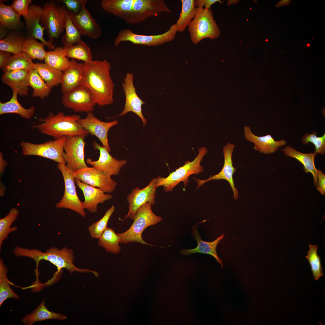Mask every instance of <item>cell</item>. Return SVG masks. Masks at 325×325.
I'll return each instance as SVG.
<instances>
[{"mask_svg": "<svg viewBox=\"0 0 325 325\" xmlns=\"http://www.w3.org/2000/svg\"><path fill=\"white\" fill-rule=\"evenodd\" d=\"M75 180L84 194L85 200L83 202V208L90 212H96L99 203H103L113 197L112 195L105 194L99 188L90 186L77 179H75Z\"/></svg>", "mask_w": 325, "mask_h": 325, "instance_id": "obj_23", "label": "cell"}, {"mask_svg": "<svg viewBox=\"0 0 325 325\" xmlns=\"http://www.w3.org/2000/svg\"><path fill=\"white\" fill-rule=\"evenodd\" d=\"M67 10L64 5H57L52 1L46 2L43 6L41 23L46 29L49 40L52 42L63 32Z\"/></svg>", "mask_w": 325, "mask_h": 325, "instance_id": "obj_11", "label": "cell"}, {"mask_svg": "<svg viewBox=\"0 0 325 325\" xmlns=\"http://www.w3.org/2000/svg\"><path fill=\"white\" fill-rule=\"evenodd\" d=\"M32 2L31 0H14L11 6L20 16H23L25 20L28 17L29 7Z\"/></svg>", "mask_w": 325, "mask_h": 325, "instance_id": "obj_46", "label": "cell"}, {"mask_svg": "<svg viewBox=\"0 0 325 325\" xmlns=\"http://www.w3.org/2000/svg\"><path fill=\"white\" fill-rule=\"evenodd\" d=\"M85 138L82 135L66 136L63 156L67 167L73 172L87 167L85 160Z\"/></svg>", "mask_w": 325, "mask_h": 325, "instance_id": "obj_12", "label": "cell"}, {"mask_svg": "<svg viewBox=\"0 0 325 325\" xmlns=\"http://www.w3.org/2000/svg\"><path fill=\"white\" fill-rule=\"evenodd\" d=\"M84 63H79L75 60H70L68 67L63 72L61 91L63 94L82 86Z\"/></svg>", "mask_w": 325, "mask_h": 325, "instance_id": "obj_24", "label": "cell"}, {"mask_svg": "<svg viewBox=\"0 0 325 325\" xmlns=\"http://www.w3.org/2000/svg\"><path fill=\"white\" fill-rule=\"evenodd\" d=\"M7 164V162L5 160L3 157L2 151L0 152V172L2 174Z\"/></svg>", "mask_w": 325, "mask_h": 325, "instance_id": "obj_51", "label": "cell"}, {"mask_svg": "<svg viewBox=\"0 0 325 325\" xmlns=\"http://www.w3.org/2000/svg\"><path fill=\"white\" fill-rule=\"evenodd\" d=\"M178 32L175 23L172 25L166 32L159 35H144L136 34L129 28L119 31L114 40V45L118 46L123 42H129L136 45L148 46L161 45L174 40Z\"/></svg>", "mask_w": 325, "mask_h": 325, "instance_id": "obj_8", "label": "cell"}, {"mask_svg": "<svg viewBox=\"0 0 325 325\" xmlns=\"http://www.w3.org/2000/svg\"><path fill=\"white\" fill-rule=\"evenodd\" d=\"M44 60L46 64L63 72L70 63V60L66 56L63 48L62 47H57L47 52Z\"/></svg>", "mask_w": 325, "mask_h": 325, "instance_id": "obj_32", "label": "cell"}, {"mask_svg": "<svg viewBox=\"0 0 325 325\" xmlns=\"http://www.w3.org/2000/svg\"><path fill=\"white\" fill-rule=\"evenodd\" d=\"M317 183V189L322 195L325 193V175L320 169H318Z\"/></svg>", "mask_w": 325, "mask_h": 325, "instance_id": "obj_48", "label": "cell"}, {"mask_svg": "<svg viewBox=\"0 0 325 325\" xmlns=\"http://www.w3.org/2000/svg\"><path fill=\"white\" fill-rule=\"evenodd\" d=\"M61 101L64 107L75 112L88 113L93 111L96 104L90 91L83 86L63 94Z\"/></svg>", "mask_w": 325, "mask_h": 325, "instance_id": "obj_14", "label": "cell"}, {"mask_svg": "<svg viewBox=\"0 0 325 325\" xmlns=\"http://www.w3.org/2000/svg\"><path fill=\"white\" fill-rule=\"evenodd\" d=\"M309 249L306 258L310 265L313 276L315 280L319 279L323 275L320 258L317 253L318 246L308 244Z\"/></svg>", "mask_w": 325, "mask_h": 325, "instance_id": "obj_43", "label": "cell"}, {"mask_svg": "<svg viewBox=\"0 0 325 325\" xmlns=\"http://www.w3.org/2000/svg\"><path fill=\"white\" fill-rule=\"evenodd\" d=\"M29 14L25 20L28 39H38L49 49H54V46L50 41H46L43 35L45 28L42 25L41 19L43 12V8L35 4H31L29 7Z\"/></svg>", "mask_w": 325, "mask_h": 325, "instance_id": "obj_20", "label": "cell"}, {"mask_svg": "<svg viewBox=\"0 0 325 325\" xmlns=\"http://www.w3.org/2000/svg\"><path fill=\"white\" fill-rule=\"evenodd\" d=\"M243 132L246 139L254 144V150L265 154L275 152L279 147L285 146L287 142L284 139L275 141L270 134L258 136L252 132L249 126L245 125L244 127Z\"/></svg>", "mask_w": 325, "mask_h": 325, "instance_id": "obj_22", "label": "cell"}, {"mask_svg": "<svg viewBox=\"0 0 325 325\" xmlns=\"http://www.w3.org/2000/svg\"><path fill=\"white\" fill-rule=\"evenodd\" d=\"M197 225L196 224L192 227L191 232L193 237L197 241V247L191 249H181L180 251L181 253L184 255H189L197 252L209 254L215 258L222 266V260L219 258L217 255L216 248L218 244L222 239L224 235H222L212 242L203 241L201 240V237L198 232Z\"/></svg>", "mask_w": 325, "mask_h": 325, "instance_id": "obj_25", "label": "cell"}, {"mask_svg": "<svg viewBox=\"0 0 325 325\" xmlns=\"http://www.w3.org/2000/svg\"><path fill=\"white\" fill-rule=\"evenodd\" d=\"M26 39L20 33L13 31L0 40V50L8 52L13 54L21 53Z\"/></svg>", "mask_w": 325, "mask_h": 325, "instance_id": "obj_33", "label": "cell"}, {"mask_svg": "<svg viewBox=\"0 0 325 325\" xmlns=\"http://www.w3.org/2000/svg\"><path fill=\"white\" fill-rule=\"evenodd\" d=\"M8 269L0 258V307L7 299H20V297L11 288L7 276Z\"/></svg>", "mask_w": 325, "mask_h": 325, "instance_id": "obj_39", "label": "cell"}, {"mask_svg": "<svg viewBox=\"0 0 325 325\" xmlns=\"http://www.w3.org/2000/svg\"><path fill=\"white\" fill-rule=\"evenodd\" d=\"M19 213L18 209L13 208L5 216L0 219V249L3 241L7 239L8 234L17 230V227L11 225L17 219Z\"/></svg>", "mask_w": 325, "mask_h": 325, "instance_id": "obj_41", "label": "cell"}, {"mask_svg": "<svg viewBox=\"0 0 325 325\" xmlns=\"http://www.w3.org/2000/svg\"><path fill=\"white\" fill-rule=\"evenodd\" d=\"M317 132H313L311 133H307L305 135L302 139V143L305 145H308L311 143L314 145L316 153L323 155L325 153V134L321 136H317Z\"/></svg>", "mask_w": 325, "mask_h": 325, "instance_id": "obj_45", "label": "cell"}, {"mask_svg": "<svg viewBox=\"0 0 325 325\" xmlns=\"http://www.w3.org/2000/svg\"><path fill=\"white\" fill-rule=\"evenodd\" d=\"M0 40H1L4 38L6 36L7 33V31L6 30V28L5 27L1 24H0Z\"/></svg>", "mask_w": 325, "mask_h": 325, "instance_id": "obj_53", "label": "cell"}, {"mask_svg": "<svg viewBox=\"0 0 325 325\" xmlns=\"http://www.w3.org/2000/svg\"><path fill=\"white\" fill-rule=\"evenodd\" d=\"M195 0H181L182 8L179 17L176 25L178 32H184L192 20L195 18L197 13Z\"/></svg>", "mask_w": 325, "mask_h": 325, "instance_id": "obj_35", "label": "cell"}, {"mask_svg": "<svg viewBox=\"0 0 325 325\" xmlns=\"http://www.w3.org/2000/svg\"><path fill=\"white\" fill-rule=\"evenodd\" d=\"M29 71L17 70L4 72L1 79L4 83L16 91L20 96H26L29 85L27 82Z\"/></svg>", "mask_w": 325, "mask_h": 325, "instance_id": "obj_26", "label": "cell"}, {"mask_svg": "<svg viewBox=\"0 0 325 325\" xmlns=\"http://www.w3.org/2000/svg\"><path fill=\"white\" fill-rule=\"evenodd\" d=\"M120 240L119 237L114 230L107 227L101 236L98 239V244L107 252L117 254L121 250L119 245Z\"/></svg>", "mask_w": 325, "mask_h": 325, "instance_id": "obj_37", "label": "cell"}, {"mask_svg": "<svg viewBox=\"0 0 325 325\" xmlns=\"http://www.w3.org/2000/svg\"><path fill=\"white\" fill-rule=\"evenodd\" d=\"M67 316L61 314L50 311L45 305V299L30 314L26 315L21 320L25 325H31L34 323L44 320L56 319L62 320Z\"/></svg>", "mask_w": 325, "mask_h": 325, "instance_id": "obj_28", "label": "cell"}, {"mask_svg": "<svg viewBox=\"0 0 325 325\" xmlns=\"http://www.w3.org/2000/svg\"><path fill=\"white\" fill-rule=\"evenodd\" d=\"M43 43L36 39L27 38L23 47V52L27 54L32 59L39 60L44 59L47 52L45 50Z\"/></svg>", "mask_w": 325, "mask_h": 325, "instance_id": "obj_42", "label": "cell"}, {"mask_svg": "<svg viewBox=\"0 0 325 325\" xmlns=\"http://www.w3.org/2000/svg\"><path fill=\"white\" fill-rule=\"evenodd\" d=\"M11 53L2 51H0V67L2 68L10 57L12 55Z\"/></svg>", "mask_w": 325, "mask_h": 325, "instance_id": "obj_50", "label": "cell"}, {"mask_svg": "<svg viewBox=\"0 0 325 325\" xmlns=\"http://www.w3.org/2000/svg\"><path fill=\"white\" fill-rule=\"evenodd\" d=\"M84 63L82 86L89 90L99 106L112 104L114 85L110 75V63L104 59L92 60Z\"/></svg>", "mask_w": 325, "mask_h": 325, "instance_id": "obj_2", "label": "cell"}, {"mask_svg": "<svg viewBox=\"0 0 325 325\" xmlns=\"http://www.w3.org/2000/svg\"><path fill=\"white\" fill-rule=\"evenodd\" d=\"M85 6L77 14L69 11L71 18L81 35L92 39L98 38L102 33L101 27L92 17Z\"/></svg>", "mask_w": 325, "mask_h": 325, "instance_id": "obj_21", "label": "cell"}, {"mask_svg": "<svg viewBox=\"0 0 325 325\" xmlns=\"http://www.w3.org/2000/svg\"><path fill=\"white\" fill-rule=\"evenodd\" d=\"M59 2L62 3L68 11L75 14L79 12L84 5H86V0H61Z\"/></svg>", "mask_w": 325, "mask_h": 325, "instance_id": "obj_47", "label": "cell"}, {"mask_svg": "<svg viewBox=\"0 0 325 325\" xmlns=\"http://www.w3.org/2000/svg\"><path fill=\"white\" fill-rule=\"evenodd\" d=\"M198 150L197 156L192 161H186L184 165L170 173L166 178L158 176L156 184V188L162 186L164 191L167 193L172 191L181 182H183L184 186L186 187L188 183V178L190 175H198L203 173V169L200 163L208 151L205 147L200 148Z\"/></svg>", "mask_w": 325, "mask_h": 325, "instance_id": "obj_6", "label": "cell"}, {"mask_svg": "<svg viewBox=\"0 0 325 325\" xmlns=\"http://www.w3.org/2000/svg\"><path fill=\"white\" fill-rule=\"evenodd\" d=\"M292 1L290 0H281L278 2L276 5L277 8L280 7L283 5L286 6L290 4Z\"/></svg>", "mask_w": 325, "mask_h": 325, "instance_id": "obj_52", "label": "cell"}, {"mask_svg": "<svg viewBox=\"0 0 325 325\" xmlns=\"http://www.w3.org/2000/svg\"><path fill=\"white\" fill-rule=\"evenodd\" d=\"M33 69L51 88L61 84L63 72L45 63H35Z\"/></svg>", "mask_w": 325, "mask_h": 325, "instance_id": "obj_31", "label": "cell"}, {"mask_svg": "<svg viewBox=\"0 0 325 325\" xmlns=\"http://www.w3.org/2000/svg\"><path fill=\"white\" fill-rule=\"evenodd\" d=\"M223 2L224 1L220 0H196L195 1L194 4L196 8H203V7L204 6L205 8L208 9H210L212 5L216 2L222 4Z\"/></svg>", "mask_w": 325, "mask_h": 325, "instance_id": "obj_49", "label": "cell"}, {"mask_svg": "<svg viewBox=\"0 0 325 325\" xmlns=\"http://www.w3.org/2000/svg\"><path fill=\"white\" fill-rule=\"evenodd\" d=\"M13 253L16 256L28 257L34 260L36 264L35 269L36 271H38L39 265L42 260L49 261L57 268V271L53 277L56 279L60 276L63 268L67 269L71 274L74 272L82 273L91 272L88 269L80 268L76 266L73 264V251L66 247L59 249L52 246L44 252L38 249L17 246L14 249Z\"/></svg>", "mask_w": 325, "mask_h": 325, "instance_id": "obj_3", "label": "cell"}, {"mask_svg": "<svg viewBox=\"0 0 325 325\" xmlns=\"http://www.w3.org/2000/svg\"><path fill=\"white\" fill-rule=\"evenodd\" d=\"M20 16L11 5H5L0 1V24L11 30L18 29L23 25Z\"/></svg>", "mask_w": 325, "mask_h": 325, "instance_id": "obj_30", "label": "cell"}, {"mask_svg": "<svg viewBox=\"0 0 325 325\" xmlns=\"http://www.w3.org/2000/svg\"><path fill=\"white\" fill-rule=\"evenodd\" d=\"M76 179L91 186L99 188L106 193L114 191L117 183L111 176L101 171L95 167L82 168L73 172Z\"/></svg>", "mask_w": 325, "mask_h": 325, "instance_id": "obj_15", "label": "cell"}, {"mask_svg": "<svg viewBox=\"0 0 325 325\" xmlns=\"http://www.w3.org/2000/svg\"><path fill=\"white\" fill-rule=\"evenodd\" d=\"M64 28L65 32L61 38L63 47H69L82 40L81 35L74 24L70 12L67 10L65 15Z\"/></svg>", "mask_w": 325, "mask_h": 325, "instance_id": "obj_38", "label": "cell"}, {"mask_svg": "<svg viewBox=\"0 0 325 325\" xmlns=\"http://www.w3.org/2000/svg\"><path fill=\"white\" fill-rule=\"evenodd\" d=\"M134 75L128 72L122 82V86L125 96L124 109L117 116H122L129 112L136 114L141 119L144 127L147 123L142 112V106L145 103L138 95L133 82Z\"/></svg>", "mask_w": 325, "mask_h": 325, "instance_id": "obj_16", "label": "cell"}, {"mask_svg": "<svg viewBox=\"0 0 325 325\" xmlns=\"http://www.w3.org/2000/svg\"><path fill=\"white\" fill-rule=\"evenodd\" d=\"M158 177L152 179L149 184L142 189L136 187L133 188L127 196L128 203V210L127 214L123 219L129 218L133 220L138 209L147 202L152 205L155 204L156 196V184Z\"/></svg>", "mask_w": 325, "mask_h": 325, "instance_id": "obj_13", "label": "cell"}, {"mask_svg": "<svg viewBox=\"0 0 325 325\" xmlns=\"http://www.w3.org/2000/svg\"><path fill=\"white\" fill-rule=\"evenodd\" d=\"M282 150L286 156L293 157L299 162L304 166L303 168L305 172H310L312 174L314 184L317 186L318 171L315 166L314 159L317 154L314 152L308 153L300 152L290 146H286Z\"/></svg>", "mask_w": 325, "mask_h": 325, "instance_id": "obj_27", "label": "cell"}, {"mask_svg": "<svg viewBox=\"0 0 325 325\" xmlns=\"http://www.w3.org/2000/svg\"><path fill=\"white\" fill-rule=\"evenodd\" d=\"M63 48L65 54L68 58L82 60L84 63L92 60L89 47L82 40L71 46Z\"/></svg>", "mask_w": 325, "mask_h": 325, "instance_id": "obj_40", "label": "cell"}, {"mask_svg": "<svg viewBox=\"0 0 325 325\" xmlns=\"http://www.w3.org/2000/svg\"><path fill=\"white\" fill-rule=\"evenodd\" d=\"M77 122L89 134L96 136L101 142L102 146L109 153L111 152L108 134L111 128L118 124L117 120L110 122H103L97 118L92 112H90L86 117L80 118Z\"/></svg>", "mask_w": 325, "mask_h": 325, "instance_id": "obj_19", "label": "cell"}, {"mask_svg": "<svg viewBox=\"0 0 325 325\" xmlns=\"http://www.w3.org/2000/svg\"><path fill=\"white\" fill-rule=\"evenodd\" d=\"M306 45L307 47H309L310 46V44L309 43L307 44Z\"/></svg>", "mask_w": 325, "mask_h": 325, "instance_id": "obj_54", "label": "cell"}, {"mask_svg": "<svg viewBox=\"0 0 325 325\" xmlns=\"http://www.w3.org/2000/svg\"><path fill=\"white\" fill-rule=\"evenodd\" d=\"M92 146L94 149L99 150V158L97 161L87 159L86 162L104 173L111 176L118 175L122 168L127 164L126 159L119 160L113 157L105 148L100 145L95 141H93Z\"/></svg>", "mask_w": 325, "mask_h": 325, "instance_id": "obj_18", "label": "cell"}, {"mask_svg": "<svg viewBox=\"0 0 325 325\" xmlns=\"http://www.w3.org/2000/svg\"><path fill=\"white\" fill-rule=\"evenodd\" d=\"M115 209V207L113 205L100 219L88 227V230L91 237L98 239L101 236L107 228L108 221Z\"/></svg>", "mask_w": 325, "mask_h": 325, "instance_id": "obj_44", "label": "cell"}, {"mask_svg": "<svg viewBox=\"0 0 325 325\" xmlns=\"http://www.w3.org/2000/svg\"><path fill=\"white\" fill-rule=\"evenodd\" d=\"M152 205L147 202L138 209L133 220V222L130 228L125 232L117 233L119 237L121 243L136 242L143 244L152 246L145 241L142 238L144 230L149 226L155 225L160 222L162 217L155 215L153 212Z\"/></svg>", "mask_w": 325, "mask_h": 325, "instance_id": "obj_5", "label": "cell"}, {"mask_svg": "<svg viewBox=\"0 0 325 325\" xmlns=\"http://www.w3.org/2000/svg\"><path fill=\"white\" fill-rule=\"evenodd\" d=\"M190 38L194 44L205 38L213 40L219 37L220 31L214 19L212 10L197 8L195 17L188 26Z\"/></svg>", "mask_w": 325, "mask_h": 325, "instance_id": "obj_7", "label": "cell"}, {"mask_svg": "<svg viewBox=\"0 0 325 325\" xmlns=\"http://www.w3.org/2000/svg\"><path fill=\"white\" fill-rule=\"evenodd\" d=\"M80 118L76 114L67 115L63 112L55 114L50 112L45 118L38 119L39 122L32 127L53 137L55 140L67 136L82 135L86 137L89 133L78 122Z\"/></svg>", "mask_w": 325, "mask_h": 325, "instance_id": "obj_4", "label": "cell"}, {"mask_svg": "<svg viewBox=\"0 0 325 325\" xmlns=\"http://www.w3.org/2000/svg\"><path fill=\"white\" fill-rule=\"evenodd\" d=\"M66 136L41 144L22 141L20 145L22 153L25 156H36L45 158L58 163L66 164L63 156Z\"/></svg>", "mask_w": 325, "mask_h": 325, "instance_id": "obj_9", "label": "cell"}, {"mask_svg": "<svg viewBox=\"0 0 325 325\" xmlns=\"http://www.w3.org/2000/svg\"><path fill=\"white\" fill-rule=\"evenodd\" d=\"M32 59L23 52L14 54L10 57L2 69L4 72L21 70L29 71L33 69L35 63Z\"/></svg>", "mask_w": 325, "mask_h": 325, "instance_id": "obj_34", "label": "cell"}, {"mask_svg": "<svg viewBox=\"0 0 325 325\" xmlns=\"http://www.w3.org/2000/svg\"><path fill=\"white\" fill-rule=\"evenodd\" d=\"M57 167L61 172L63 178L64 190L62 198L57 203L56 207L69 209L83 217H85L86 215L83 202L80 201L77 193L74 172L69 169L65 164L58 163Z\"/></svg>", "mask_w": 325, "mask_h": 325, "instance_id": "obj_10", "label": "cell"}, {"mask_svg": "<svg viewBox=\"0 0 325 325\" xmlns=\"http://www.w3.org/2000/svg\"><path fill=\"white\" fill-rule=\"evenodd\" d=\"M235 147V145L230 143H227L223 147L224 163L221 170L218 174L210 176L205 180L194 179L197 182V189L206 182L212 180L223 179L228 181L230 184L234 193L233 197L236 200L238 198L239 193L235 186L233 179V174L236 171V168L233 166L232 156Z\"/></svg>", "mask_w": 325, "mask_h": 325, "instance_id": "obj_17", "label": "cell"}, {"mask_svg": "<svg viewBox=\"0 0 325 325\" xmlns=\"http://www.w3.org/2000/svg\"><path fill=\"white\" fill-rule=\"evenodd\" d=\"M27 82L29 86L33 89V97L43 99L49 95L51 88L34 69L29 71Z\"/></svg>", "mask_w": 325, "mask_h": 325, "instance_id": "obj_36", "label": "cell"}, {"mask_svg": "<svg viewBox=\"0 0 325 325\" xmlns=\"http://www.w3.org/2000/svg\"><path fill=\"white\" fill-rule=\"evenodd\" d=\"M12 97L9 101L5 103L0 102V115L15 113L25 119H31L35 113V106H32L28 108H24L17 100L18 93L14 90H12Z\"/></svg>", "mask_w": 325, "mask_h": 325, "instance_id": "obj_29", "label": "cell"}, {"mask_svg": "<svg viewBox=\"0 0 325 325\" xmlns=\"http://www.w3.org/2000/svg\"><path fill=\"white\" fill-rule=\"evenodd\" d=\"M101 6L105 11L131 24L162 12H171L163 0H103Z\"/></svg>", "mask_w": 325, "mask_h": 325, "instance_id": "obj_1", "label": "cell"}]
</instances>
